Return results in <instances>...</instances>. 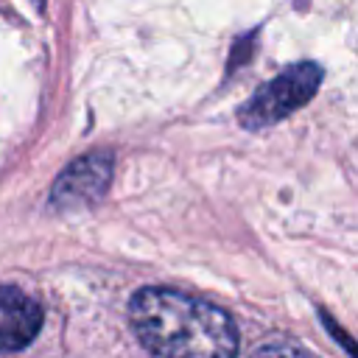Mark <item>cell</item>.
<instances>
[{
  "mask_svg": "<svg viewBox=\"0 0 358 358\" xmlns=\"http://www.w3.org/2000/svg\"><path fill=\"white\" fill-rule=\"evenodd\" d=\"M129 319L157 358H235L238 352V327L229 313L173 288L137 291Z\"/></svg>",
  "mask_w": 358,
  "mask_h": 358,
  "instance_id": "6da1fadb",
  "label": "cell"
},
{
  "mask_svg": "<svg viewBox=\"0 0 358 358\" xmlns=\"http://www.w3.org/2000/svg\"><path fill=\"white\" fill-rule=\"evenodd\" d=\"M322 84V67L313 62H299L288 70H282L277 78L263 84L243 106H241V123L246 129H266L299 106H305L313 92Z\"/></svg>",
  "mask_w": 358,
  "mask_h": 358,
  "instance_id": "7a4b0ae2",
  "label": "cell"
},
{
  "mask_svg": "<svg viewBox=\"0 0 358 358\" xmlns=\"http://www.w3.org/2000/svg\"><path fill=\"white\" fill-rule=\"evenodd\" d=\"M109 176H112V159L106 154H87L62 171V176L53 185L50 201L59 210L95 204L103 196Z\"/></svg>",
  "mask_w": 358,
  "mask_h": 358,
  "instance_id": "3957f363",
  "label": "cell"
},
{
  "mask_svg": "<svg viewBox=\"0 0 358 358\" xmlns=\"http://www.w3.org/2000/svg\"><path fill=\"white\" fill-rule=\"evenodd\" d=\"M42 327V308L17 288H0V352L22 350Z\"/></svg>",
  "mask_w": 358,
  "mask_h": 358,
  "instance_id": "277c9868",
  "label": "cell"
},
{
  "mask_svg": "<svg viewBox=\"0 0 358 358\" xmlns=\"http://www.w3.org/2000/svg\"><path fill=\"white\" fill-rule=\"evenodd\" d=\"M252 358H308V355L291 344H268V347L255 350Z\"/></svg>",
  "mask_w": 358,
  "mask_h": 358,
  "instance_id": "5b68a950",
  "label": "cell"
}]
</instances>
